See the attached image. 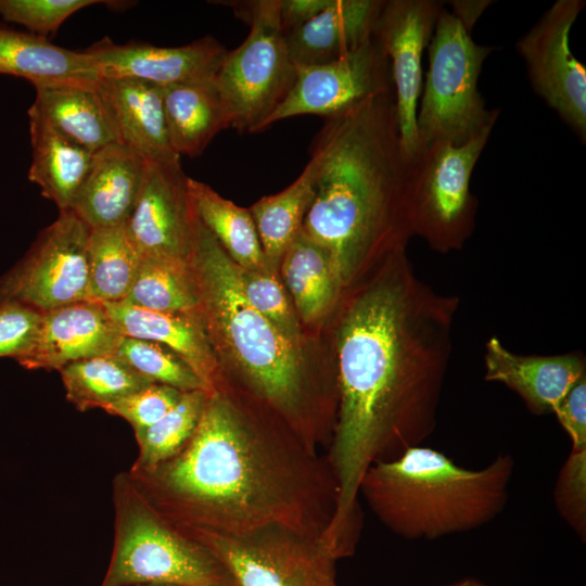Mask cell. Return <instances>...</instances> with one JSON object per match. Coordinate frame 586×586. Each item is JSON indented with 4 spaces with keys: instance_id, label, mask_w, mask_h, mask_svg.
Masks as SVG:
<instances>
[{
    "instance_id": "6da1fadb",
    "label": "cell",
    "mask_w": 586,
    "mask_h": 586,
    "mask_svg": "<svg viewBox=\"0 0 586 586\" xmlns=\"http://www.w3.org/2000/svg\"><path fill=\"white\" fill-rule=\"evenodd\" d=\"M458 304L422 282L402 251L343 290L323 328L339 386L326 455L337 502L324 540L339 557L355 553L369 467L434 432Z\"/></svg>"
},
{
    "instance_id": "7a4b0ae2",
    "label": "cell",
    "mask_w": 586,
    "mask_h": 586,
    "mask_svg": "<svg viewBox=\"0 0 586 586\" xmlns=\"http://www.w3.org/2000/svg\"><path fill=\"white\" fill-rule=\"evenodd\" d=\"M127 474L182 532L233 537L283 526L323 540L337 502L326 455L225 382L207 393L199 424L177 455Z\"/></svg>"
},
{
    "instance_id": "3957f363",
    "label": "cell",
    "mask_w": 586,
    "mask_h": 586,
    "mask_svg": "<svg viewBox=\"0 0 586 586\" xmlns=\"http://www.w3.org/2000/svg\"><path fill=\"white\" fill-rule=\"evenodd\" d=\"M311 152L319 170L301 231L328 253L343 291L413 235L394 90L326 118Z\"/></svg>"
},
{
    "instance_id": "277c9868",
    "label": "cell",
    "mask_w": 586,
    "mask_h": 586,
    "mask_svg": "<svg viewBox=\"0 0 586 586\" xmlns=\"http://www.w3.org/2000/svg\"><path fill=\"white\" fill-rule=\"evenodd\" d=\"M188 266L220 382L273 412L309 447L328 448L339 386L326 336L313 346L285 339L246 300L237 265L200 219Z\"/></svg>"
},
{
    "instance_id": "5b68a950",
    "label": "cell",
    "mask_w": 586,
    "mask_h": 586,
    "mask_svg": "<svg viewBox=\"0 0 586 586\" xmlns=\"http://www.w3.org/2000/svg\"><path fill=\"white\" fill-rule=\"evenodd\" d=\"M514 468L510 454L469 469L434 448L418 445L369 467L359 495L395 535L431 540L495 520L507 505Z\"/></svg>"
},
{
    "instance_id": "8992f818",
    "label": "cell",
    "mask_w": 586,
    "mask_h": 586,
    "mask_svg": "<svg viewBox=\"0 0 586 586\" xmlns=\"http://www.w3.org/2000/svg\"><path fill=\"white\" fill-rule=\"evenodd\" d=\"M113 497L114 544L100 586H238L209 549L151 506L127 472L115 477Z\"/></svg>"
},
{
    "instance_id": "52a82bcc",
    "label": "cell",
    "mask_w": 586,
    "mask_h": 586,
    "mask_svg": "<svg viewBox=\"0 0 586 586\" xmlns=\"http://www.w3.org/2000/svg\"><path fill=\"white\" fill-rule=\"evenodd\" d=\"M428 50L429 68L417 112L419 149L433 141L461 145L494 127L499 109L487 110L477 88L494 47L475 43L462 23L443 8Z\"/></svg>"
},
{
    "instance_id": "ba28073f",
    "label": "cell",
    "mask_w": 586,
    "mask_h": 586,
    "mask_svg": "<svg viewBox=\"0 0 586 586\" xmlns=\"http://www.w3.org/2000/svg\"><path fill=\"white\" fill-rule=\"evenodd\" d=\"M232 3L240 18L250 24V33L241 46L227 51L214 81L231 127L253 133L260 131L290 92L295 66L280 24V0Z\"/></svg>"
},
{
    "instance_id": "9c48e42d",
    "label": "cell",
    "mask_w": 586,
    "mask_h": 586,
    "mask_svg": "<svg viewBox=\"0 0 586 586\" xmlns=\"http://www.w3.org/2000/svg\"><path fill=\"white\" fill-rule=\"evenodd\" d=\"M493 128L461 145L445 141L421 145L412 158V231L433 250H459L473 231L477 201L470 192V180Z\"/></svg>"
},
{
    "instance_id": "30bf717a",
    "label": "cell",
    "mask_w": 586,
    "mask_h": 586,
    "mask_svg": "<svg viewBox=\"0 0 586 586\" xmlns=\"http://www.w3.org/2000/svg\"><path fill=\"white\" fill-rule=\"evenodd\" d=\"M180 532L209 549L238 586H337L336 558L321 539L293 530L268 526L233 537Z\"/></svg>"
},
{
    "instance_id": "8fae6325",
    "label": "cell",
    "mask_w": 586,
    "mask_h": 586,
    "mask_svg": "<svg viewBox=\"0 0 586 586\" xmlns=\"http://www.w3.org/2000/svg\"><path fill=\"white\" fill-rule=\"evenodd\" d=\"M91 229L73 211L37 238L25 256L0 279V302L41 314L90 300L88 243Z\"/></svg>"
},
{
    "instance_id": "7c38bea8",
    "label": "cell",
    "mask_w": 586,
    "mask_h": 586,
    "mask_svg": "<svg viewBox=\"0 0 586 586\" xmlns=\"http://www.w3.org/2000/svg\"><path fill=\"white\" fill-rule=\"evenodd\" d=\"M584 5L582 0L556 1L517 43L533 89L583 143L586 69L571 52L569 37Z\"/></svg>"
},
{
    "instance_id": "4fadbf2b",
    "label": "cell",
    "mask_w": 586,
    "mask_h": 586,
    "mask_svg": "<svg viewBox=\"0 0 586 586\" xmlns=\"http://www.w3.org/2000/svg\"><path fill=\"white\" fill-rule=\"evenodd\" d=\"M391 89L390 61L373 35L368 43L339 60L295 67L290 92L260 131L279 120L304 114L328 118Z\"/></svg>"
},
{
    "instance_id": "5bb4252c",
    "label": "cell",
    "mask_w": 586,
    "mask_h": 586,
    "mask_svg": "<svg viewBox=\"0 0 586 586\" xmlns=\"http://www.w3.org/2000/svg\"><path fill=\"white\" fill-rule=\"evenodd\" d=\"M443 8L436 0H383L375 24L374 36L390 61L402 144L411 160L419 151L422 55Z\"/></svg>"
},
{
    "instance_id": "9a60e30c",
    "label": "cell",
    "mask_w": 586,
    "mask_h": 586,
    "mask_svg": "<svg viewBox=\"0 0 586 586\" xmlns=\"http://www.w3.org/2000/svg\"><path fill=\"white\" fill-rule=\"evenodd\" d=\"M180 162H148L144 178L124 224L142 257L187 262L199 221Z\"/></svg>"
},
{
    "instance_id": "2e32d148",
    "label": "cell",
    "mask_w": 586,
    "mask_h": 586,
    "mask_svg": "<svg viewBox=\"0 0 586 586\" xmlns=\"http://www.w3.org/2000/svg\"><path fill=\"white\" fill-rule=\"evenodd\" d=\"M100 77H128L160 87L214 80L227 50L213 37L180 47L116 44L109 39L85 50Z\"/></svg>"
},
{
    "instance_id": "e0dca14e",
    "label": "cell",
    "mask_w": 586,
    "mask_h": 586,
    "mask_svg": "<svg viewBox=\"0 0 586 586\" xmlns=\"http://www.w3.org/2000/svg\"><path fill=\"white\" fill-rule=\"evenodd\" d=\"M123 334L97 301H82L42 314L31 349L17 360L30 370H58L87 358L114 354Z\"/></svg>"
},
{
    "instance_id": "ac0fdd59",
    "label": "cell",
    "mask_w": 586,
    "mask_h": 586,
    "mask_svg": "<svg viewBox=\"0 0 586 586\" xmlns=\"http://www.w3.org/2000/svg\"><path fill=\"white\" fill-rule=\"evenodd\" d=\"M95 87L119 143L146 162H180L168 139L163 87L128 77H100Z\"/></svg>"
},
{
    "instance_id": "d6986e66",
    "label": "cell",
    "mask_w": 586,
    "mask_h": 586,
    "mask_svg": "<svg viewBox=\"0 0 586 586\" xmlns=\"http://www.w3.org/2000/svg\"><path fill=\"white\" fill-rule=\"evenodd\" d=\"M484 365L486 381L506 385L539 416L553 413L569 390L586 374L582 355H518L495 336L485 344Z\"/></svg>"
},
{
    "instance_id": "ffe728a7",
    "label": "cell",
    "mask_w": 586,
    "mask_h": 586,
    "mask_svg": "<svg viewBox=\"0 0 586 586\" xmlns=\"http://www.w3.org/2000/svg\"><path fill=\"white\" fill-rule=\"evenodd\" d=\"M146 164L119 142L97 151L71 211L90 229L123 226L137 201Z\"/></svg>"
},
{
    "instance_id": "44dd1931",
    "label": "cell",
    "mask_w": 586,
    "mask_h": 586,
    "mask_svg": "<svg viewBox=\"0 0 586 586\" xmlns=\"http://www.w3.org/2000/svg\"><path fill=\"white\" fill-rule=\"evenodd\" d=\"M383 0H332L303 26L284 35L295 67L339 60L368 43Z\"/></svg>"
},
{
    "instance_id": "7402d4cb",
    "label": "cell",
    "mask_w": 586,
    "mask_h": 586,
    "mask_svg": "<svg viewBox=\"0 0 586 586\" xmlns=\"http://www.w3.org/2000/svg\"><path fill=\"white\" fill-rule=\"evenodd\" d=\"M102 304L124 336L163 344L180 356L211 391L219 384L217 359L196 311H154L124 301Z\"/></svg>"
},
{
    "instance_id": "603a6c76",
    "label": "cell",
    "mask_w": 586,
    "mask_h": 586,
    "mask_svg": "<svg viewBox=\"0 0 586 586\" xmlns=\"http://www.w3.org/2000/svg\"><path fill=\"white\" fill-rule=\"evenodd\" d=\"M279 278L303 327L321 334L342 293L328 253L300 231L281 259Z\"/></svg>"
},
{
    "instance_id": "cb8c5ba5",
    "label": "cell",
    "mask_w": 586,
    "mask_h": 586,
    "mask_svg": "<svg viewBox=\"0 0 586 586\" xmlns=\"http://www.w3.org/2000/svg\"><path fill=\"white\" fill-rule=\"evenodd\" d=\"M28 116L33 149L28 178L60 212L71 211L94 153L61 133L31 109Z\"/></svg>"
},
{
    "instance_id": "d4e9b609",
    "label": "cell",
    "mask_w": 586,
    "mask_h": 586,
    "mask_svg": "<svg viewBox=\"0 0 586 586\" xmlns=\"http://www.w3.org/2000/svg\"><path fill=\"white\" fill-rule=\"evenodd\" d=\"M95 84L36 86L30 109L61 133L95 153L118 142Z\"/></svg>"
},
{
    "instance_id": "484cf974",
    "label": "cell",
    "mask_w": 586,
    "mask_h": 586,
    "mask_svg": "<svg viewBox=\"0 0 586 586\" xmlns=\"http://www.w3.org/2000/svg\"><path fill=\"white\" fill-rule=\"evenodd\" d=\"M163 103L169 143L179 156L201 154L218 132L231 127L214 80L163 87Z\"/></svg>"
},
{
    "instance_id": "4316f807",
    "label": "cell",
    "mask_w": 586,
    "mask_h": 586,
    "mask_svg": "<svg viewBox=\"0 0 586 586\" xmlns=\"http://www.w3.org/2000/svg\"><path fill=\"white\" fill-rule=\"evenodd\" d=\"M0 60L11 75L29 80L35 87L60 84L93 85L99 78L92 58L52 44L46 37L0 26Z\"/></svg>"
},
{
    "instance_id": "83f0119b",
    "label": "cell",
    "mask_w": 586,
    "mask_h": 586,
    "mask_svg": "<svg viewBox=\"0 0 586 586\" xmlns=\"http://www.w3.org/2000/svg\"><path fill=\"white\" fill-rule=\"evenodd\" d=\"M319 157L310 160L296 180L282 191L266 195L250 208L262 244L266 268L279 276L281 259L300 233L313 202Z\"/></svg>"
},
{
    "instance_id": "f1b7e54d",
    "label": "cell",
    "mask_w": 586,
    "mask_h": 586,
    "mask_svg": "<svg viewBox=\"0 0 586 586\" xmlns=\"http://www.w3.org/2000/svg\"><path fill=\"white\" fill-rule=\"evenodd\" d=\"M188 187L195 213L219 245L240 268H266L257 229L250 208L222 198L208 184L189 178Z\"/></svg>"
},
{
    "instance_id": "f546056e",
    "label": "cell",
    "mask_w": 586,
    "mask_h": 586,
    "mask_svg": "<svg viewBox=\"0 0 586 586\" xmlns=\"http://www.w3.org/2000/svg\"><path fill=\"white\" fill-rule=\"evenodd\" d=\"M60 373L67 400L79 411L104 409L153 383L115 354L72 362Z\"/></svg>"
},
{
    "instance_id": "4dcf8cb0",
    "label": "cell",
    "mask_w": 586,
    "mask_h": 586,
    "mask_svg": "<svg viewBox=\"0 0 586 586\" xmlns=\"http://www.w3.org/2000/svg\"><path fill=\"white\" fill-rule=\"evenodd\" d=\"M141 254L124 225L91 229L88 243L90 300L100 303L123 302L137 277Z\"/></svg>"
},
{
    "instance_id": "1f68e13d",
    "label": "cell",
    "mask_w": 586,
    "mask_h": 586,
    "mask_svg": "<svg viewBox=\"0 0 586 586\" xmlns=\"http://www.w3.org/2000/svg\"><path fill=\"white\" fill-rule=\"evenodd\" d=\"M124 302L154 311H196L198 298L188 260L141 256L137 277Z\"/></svg>"
},
{
    "instance_id": "d6a6232c",
    "label": "cell",
    "mask_w": 586,
    "mask_h": 586,
    "mask_svg": "<svg viewBox=\"0 0 586 586\" xmlns=\"http://www.w3.org/2000/svg\"><path fill=\"white\" fill-rule=\"evenodd\" d=\"M207 391L183 392L179 402L157 422L136 434L139 446L132 470H148L177 455L192 437Z\"/></svg>"
},
{
    "instance_id": "836d02e7",
    "label": "cell",
    "mask_w": 586,
    "mask_h": 586,
    "mask_svg": "<svg viewBox=\"0 0 586 586\" xmlns=\"http://www.w3.org/2000/svg\"><path fill=\"white\" fill-rule=\"evenodd\" d=\"M238 276L250 304L285 339L298 346H313L323 341V332L313 334L303 327L279 276L267 268L247 270L240 267Z\"/></svg>"
},
{
    "instance_id": "e575fe53",
    "label": "cell",
    "mask_w": 586,
    "mask_h": 586,
    "mask_svg": "<svg viewBox=\"0 0 586 586\" xmlns=\"http://www.w3.org/2000/svg\"><path fill=\"white\" fill-rule=\"evenodd\" d=\"M114 354L153 383L165 384L181 392H211L193 369L163 344L123 336Z\"/></svg>"
},
{
    "instance_id": "d590c367",
    "label": "cell",
    "mask_w": 586,
    "mask_h": 586,
    "mask_svg": "<svg viewBox=\"0 0 586 586\" xmlns=\"http://www.w3.org/2000/svg\"><path fill=\"white\" fill-rule=\"evenodd\" d=\"M553 502L566 524L586 538V448H571L553 488Z\"/></svg>"
},
{
    "instance_id": "8d00e7d4",
    "label": "cell",
    "mask_w": 586,
    "mask_h": 586,
    "mask_svg": "<svg viewBox=\"0 0 586 586\" xmlns=\"http://www.w3.org/2000/svg\"><path fill=\"white\" fill-rule=\"evenodd\" d=\"M98 0H0V16L7 22L23 25L35 35L47 37L65 20Z\"/></svg>"
},
{
    "instance_id": "74e56055",
    "label": "cell",
    "mask_w": 586,
    "mask_h": 586,
    "mask_svg": "<svg viewBox=\"0 0 586 586\" xmlns=\"http://www.w3.org/2000/svg\"><path fill=\"white\" fill-rule=\"evenodd\" d=\"M182 393L165 384L151 383L103 410L126 420L136 435L162 419L179 402Z\"/></svg>"
},
{
    "instance_id": "f35d334b",
    "label": "cell",
    "mask_w": 586,
    "mask_h": 586,
    "mask_svg": "<svg viewBox=\"0 0 586 586\" xmlns=\"http://www.w3.org/2000/svg\"><path fill=\"white\" fill-rule=\"evenodd\" d=\"M42 314L14 302H0V357L16 361L35 344Z\"/></svg>"
},
{
    "instance_id": "ab89813d",
    "label": "cell",
    "mask_w": 586,
    "mask_h": 586,
    "mask_svg": "<svg viewBox=\"0 0 586 586\" xmlns=\"http://www.w3.org/2000/svg\"><path fill=\"white\" fill-rule=\"evenodd\" d=\"M572 448H586V374L569 390L553 412Z\"/></svg>"
},
{
    "instance_id": "60d3db41",
    "label": "cell",
    "mask_w": 586,
    "mask_h": 586,
    "mask_svg": "<svg viewBox=\"0 0 586 586\" xmlns=\"http://www.w3.org/2000/svg\"><path fill=\"white\" fill-rule=\"evenodd\" d=\"M332 0H280L279 15L283 34L303 26L327 9Z\"/></svg>"
},
{
    "instance_id": "b9f144b4",
    "label": "cell",
    "mask_w": 586,
    "mask_h": 586,
    "mask_svg": "<svg viewBox=\"0 0 586 586\" xmlns=\"http://www.w3.org/2000/svg\"><path fill=\"white\" fill-rule=\"evenodd\" d=\"M453 10L450 11L462 25L471 33L475 22L491 3V1L480 0H457L450 2Z\"/></svg>"
},
{
    "instance_id": "7bdbcfd3",
    "label": "cell",
    "mask_w": 586,
    "mask_h": 586,
    "mask_svg": "<svg viewBox=\"0 0 586 586\" xmlns=\"http://www.w3.org/2000/svg\"><path fill=\"white\" fill-rule=\"evenodd\" d=\"M446 586H489V585H486L485 583L476 578L467 577V578H462L457 582H454L451 584H448Z\"/></svg>"
},
{
    "instance_id": "ee69618b",
    "label": "cell",
    "mask_w": 586,
    "mask_h": 586,
    "mask_svg": "<svg viewBox=\"0 0 586 586\" xmlns=\"http://www.w3.org/2000/svg\"><path fill=\"white\" fill-rule=\"evenodd\" d=\"M0 74H8L11 75V71L7 66V64L0 60Z\"/></svg>"
},
{
    "instance_id": "f6af8a7d",
    "label": "cell",
    "mask_w": 586,
    "mask_h": 586,
    "mask_svg": "<svg viewBox=\"0 0 586 586\" xmlns=\"http://www.w3.org/2000/svg\"><path fill=\"white\" fill-rule=\"evenodd\" d=\"M129 586H166V585H158V584H135Z\"/></svg>"
}]
</instances>
